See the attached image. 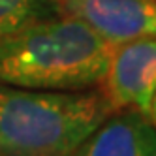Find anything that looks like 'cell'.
I'll list each match as a JSON object with an SVG mask.
<instances>
[{
    "label": "cell",
    "instance_id": "cell-2",
    "mask_svg": "<svg viewBox=\"0 0 156 156\" xmlns=\"http://www.w3.org/2000/svg\"><path fill=\"white\" fill-rule=\"evenodd\" d=\"M111 113L100 90L0 83V156H70Z\"/></svg>",
    "mask_w": 156,
    "mask_h": 156
},
{
    "label": "cell",
    "instance_id": "cell-7",
    "mask_svg": "<svg viewBox=\"0 0 156 156\" xmlns=\"http://www.w3.org/2000/svg\"><path fill=\"white\" fill-rule=\"evenodd\" d=\"M149 117H151V120H152V124L156 126V92H154L152 104H151V111H149Z\"/></svg>",
    "mask_w": 156,
    "mask_h": 156
},
{
    "label": "cell",
    "instance_id": "cell-1",
    "mask_svg": "<svg viewBox=\"0 0 156 156\" xmlns=\"http://www.w3.org/2000/svg\"><path fill=\"white\" fill-rule=\"evenodd\" d=\"M113 49L77 17H45L0 36V83L36 90H87L104 81Z\"/></svg>",
    "mask_w": 156,
    "mask_h": 156
},
{
    "label": "cell",
    "instance_id": "cell-3",
    "mask_svg": "<svg viewBox=\"0 0 156 156\" xmlns=\"http://www.w3.org/2000/svg\"><path fill=\"white\" fill-rule=\"evenodd\" d=\"M102 83V92L113 111L136 109L149 115L156 92V38H137L115 45Z\"/></svg>",
    "mask_w": 156,
    "mask_h": 156
},
{
    "label": "cell",
    "instance_id": "cell-6",
    "mask_svg": "<svg viewBox=\"0 0 156 156\" xmlns=\"http://www.w3.org/2000/svg\"><path fill=\"white\" fill-rule=\"evenodd\" d=\"M58 13L57 0H0V36Z\"/></svg>",
    "mask_w": 156,
    "mask_h": 156
},
{
    "label": "cell",
    "instance_id": "cell-5",
    "mask_svg": "<svg viewBox=\"0 0 156 156\" xmlns=\"http://www.w3.org/2000/svg\"><path fill=\"white\" fill-rule=\"evenodd\" d=\"M70 156H156V126L149 115L120 109L107 117Z\"/></svg>",
    "mask_w": 156,
    "mask_h": 156
},
{
    "label": "cell",
    "instance_id": "cell-4",
    "mask_svg": "<svg viewBox=\"0 0 156 156\" xmlns=\"http://www.w3.org/2000/svg\"><path fill=\"white\" fill-rule=\"evenodd\" d=\"M57 4L60 13L77 17L113 45L156 38V0H57Z\"/></svg>",
    "mask_w": 156,
    "mask_h": 156
}]
</instances>
